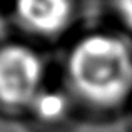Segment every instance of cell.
<instances>
[{
    "instance_id": "3",
    "label": "cell",
    "mask_w": 132,
    "mask_h": 132,
    "mask_svg": "<svg viewBox=\"0 0 132 132\" xmlns=\"http://www.w3.org/2000/svg\"><path fill=\"white\" fill-rule=\"evenodd\" d=\"M15 22L27 34L40 39H57L72 27L74 0H13Z\"/></svg>"
},
{
    "instance_id": "2",
    "label": "cell",
    "mask_w": 132,
    "mask_h": 132,
    "mask_svg": "<svg viewBox=\"0 0 132 132\" xmlns=\"http://www.w3.org/2000/svg\"><path fill=\"white\" fill-rule=\"evenodd\" d=\"M48 85L47 64L34 45L19 40L0 44V109L27 114Z\"/></svg>"
},
{
    "instance_id": "4",
    "label": "cell",
    "mask_w": 132,
    "mask_h": 132,
    "mask_svg": "<svg viewBox=\"0 0 132 132\" xmlns=\"http://www.w3.org/2000/svg\"><path fill=\"white\" fill-rule=\"evenodd\" d=\"M72 105L74 99L65 87L47 85L34 100L25 116L42 127H60L70 119Z\"/></svg>"
},
{
    "instance_id": "1",
    "label": "cell",
    "mask_w": 132,
    "mask_h": 132,
    "mask_svg": "<svg viewBox=\"0 0 132 132\" xmlns=\"http://www.w3.org/2000/svg\"><path fill=\"white\" fill-rule=\"evenodd\" d=\"M64 72L72 99L90 109H117L132 95V48L114 32L94 30L75 39Z\"/></svg>"
},
{
    "instance_id": "5",
    "label": "cell",
    "mask_w": 132,
    "mask_h": 132,
    "mask_svg": "<svg viewBox=\"0 0 132 132\" xmlns=\"http://www.w3.org/2000/svg\"><path fill=\"white\" fill-rule=\"evenodd\" d=\"M112 3L119 20L132 30V0H112Z\"/></svg>"
}]
</instances>
